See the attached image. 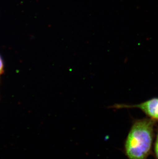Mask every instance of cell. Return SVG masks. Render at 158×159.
<instances>
[{
  "label": "cell",
  "mask_w": 158,
  "mask_h": 159,
  "mask_svg": "<svg viewBox=\"0 0 158 159\" xmlns=\"http://www.w3.org/2000/svg\"><path fill=\"white\" fill-rule=\"evenodd\" d=\"M157 122L148 117L133 121L124 143L128 159H147L152 154Z\"/></svg>",
  "instance_id": "6da1fadb"
},
{
  "label": "cell",
  "mask_w": 158,
  "mask_h": 159,
  "mask_svg": "<svg viewBox=\"0 0 158 159\" xmlns=\"http://www.w3.org/2000/svg\"><path fill=\"white\" fill-rule=\"evenodd\" d=\"M111 108L116 109L123 108H138L146 114L147 117L158 122V98H154L137 105L116 104Z\"/></svg>",
  "instance_id": "7a4b0ae2"
},
{
  "label": "cell",
  "mask_w": 158,
  "mask_h": 159,
  "mask_svg": "<svg viewBox=\"0 0 158 159\" xmlns=\"http://www.w3.org/2000/svg\"><path fill=\"white\" fill-rule=\"evenodd\" d=\"M155 141L154 144L153 155L156 159H158V126H157L156 130Z\"/></svg>",
  "instance_id": "3957f363"
},
{
  "label": "cell",
  "mask_w": 158,
  "mask_h": 159,
  "mask_svg": "<svg viewBox=\"0 0 158 159\" xmlns=\"http://www.w3.org/2000/svg\"><path fill=\"white\" fill-rule=\"evenodd\" d=\"M4 72V63L2 57L0 56V75Z\"/></svg>",
  "instance_id": "277c9868"
}]
</instances>
